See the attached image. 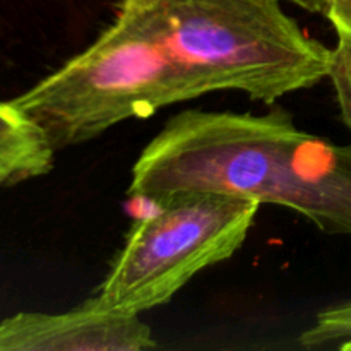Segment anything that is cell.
<instances>
[{"instance_id":"6da1fadb","label":"cell","mask_w":351,"mask_h":351,"mask_svg":"<svg viewBox=\"0 0 351 351\" xmlns=\"http://www.w3.org/2000/svg\"><path fill=\"white\" fill-rule=\"evenodd\" d=\"M189 192L285 206L328 235L351 237V144L298 129L283 108L185 110L139 154L127 194L154 206Z\"/></svg>"},{"instance_id":"7a4b0ae2","label":"cell","mask_w":351,"mask_h":351,"mask_svg":"<svg viewBox=\"0 0 351 351\" xmlns=\"http://www.w3.org/2000/svg\"><path fill=\"white\" fill-rule=\"evenodd\" d=\"M285 0H122L125 14L160 43L204 96L240 91L274 105L329 75L332 48L308 36Z\"/></svg>"},{"instance_id":"3957f363","label":"cell","mask_w":351,"mask_h":351,"mask_svg":"<svg viewBox=\"0 0 351 351\" xmlns=\"http://www.w3.org/2000/svg\"><path fill=\"white\" fill-rule=\"evenodd\" d=\"M197 98L184 72L122 12L84 51L12 99L55 151Z\"/></svg>"},{"instance_id":"277c9868","label":"cell","mask_w":351,"mask_h":351,"mask_svg":"<svg viewBox=\"0 0 351 351\" xmlns=\"http://www.w3.org/2000/svg\"><path fill=\"white\" fill-rule=\"evenodd\" d=\"M136 219L93 300L143 314L175 297L201 271L245 243L261 202L218 192H189L154 204Z\"/></svg>"},{"instance_id":"5b68a950","label":"cell","mask_w":351,"mask_h":351,"mask_svg":"<svg viewBox=\"0 0 351 351\" xmlns=\"http://www.w3.org/2000/svg\"><path fill=\"white\" fill-rule=\"evenodd\" d=\"M158 346L137 314L93 298L62 314L19 312L0 322V351H146Z\"/></svg>"},{"instance_id":"8992f818","label":"cell","mask_w":351,"mask_h":351,"mask_svg":"<svg viewBox=\"0 0 351 351\" xmlns=\"http://www.w3.org/2000/svg\"><path fill=\"white\" fill-rule=\"evenodd\" d=\"M53 156L43 130L12 101L0 103V187L47 175Z\"/></svg>"},{"instance_id":"52a82bcc","label":"cell","mask_w":351,"mask_h":351,"mask_svg":"<svg viewBox=\"0 0 351 351\" xmlns=\"http://www.w3.org/2000/svg\"><path fill=\"white\" fill-rule=\"evenodd\" d=\"M298 345L307 350L336 346L351 351V298L319 312L311 328L300 335Z\"/></svg>"},{"instance_id":"ba28073f","label":"cell","mask_w":351,"mask_h":351,"mask_svg":"<svg viewBox=\"0 0 351 351\" xmlns=\"http://www.w3.org/2000/svg\"><path fill=\"white\" fill-rule=\"evenodd\" d=\"M328 77L335 88L343 122L351 130V34L338 33Z\"/></svg>"},{"instance_id":"9c48e42d","label":"cell","mask_w":351,"mask_h":351,"mask_svg":"<svg viewBox=\"0 0 351 351\" xmlns=\"http://www.w3.org/2000/svg\"><path fill=\"white\" fill-rule=\"evenodd\" d=\"M324 16L331 21L336 33L351 34V0H328Z\"/></svg>"},{"instance_id":"30bf717a","label":"cell","mask_w":351,"mask_h":351,"mask_svg":"<svg viewBox=\"0 0 351 351\" xmlns=\"http://www.w3.org/2000/svg\"><path fill=\"white\" fill-rule=\"evenodd\" d=\"M285 2H290L300 9L307 10V12L315 14H324L326 7H328V0H285Z\"/></svg>"}]
</instances>
